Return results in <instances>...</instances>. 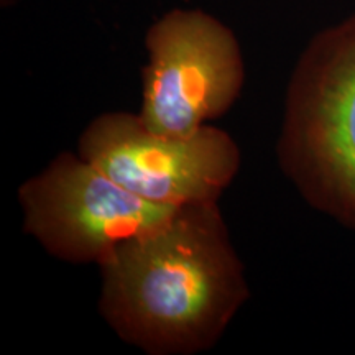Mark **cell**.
I'll return each mask as SVG.
<instances>
[{"label": "cell", "instance_id": "6", "mask_svg": "<svg viewBox=\"0 0 355 355\" xmlns=\"http://www.w3.org/2000/svg\"><path fill=\"white\" fill-rule=\"evenodd\" d=\"M20 0H0V6H2L3 8H10L13 6H17Z\"/></svg>", "mask_w": 355, "mask_h": 355}, {"label": "cell", "instance_id": "1", "mask_svg": "<svg viewBox=\"0 0 355 355\" xmlns=\"http://www.w3.org/2000/svg\"><path fill=\"white\" fill-rule=\"evenodd\" d=\"M99 313L148 355H194L219 343L250 296L219 202L181 207L165 225L99 263Z\"/></svg>", "mask_w": 355, "mask_h": 355}, {"label": "cell", "instance_id": "4", "mask_svg": "<svg viewBox=\"0 0 355 355\" xmlns=\"http://www.w3.org/2000/svg\"><path fill=\"white\" fill-rule=\"evenodd\" d=\"M17 196L24 232L68 263L99 265L119 245L159 229L181 209L145 201L71 152L21 183Z\"/></svg>", "mask_w": 355, "mask_h": 355}, {"label": "cell", "instance_id": "3", "mask_svg": "<svg viewBox=\"0 0 355 355\" xmlns=\"http://www.w3.org/2000/svg\"><path fill=\"white\" fill-rule=\"evenodd\" d=\"M140 119L159 135L186 137L241 96L245 63L232 30L201 8H171L145 37Z\"/></svg>", "mask_w": 355, "mask_h": 355}, {"label": "cell", "instance_id": "5", "mask_svg": "<svg viewBox=\"0 0 355 355\" xmlns=\"http://www.w3.org/2000/svg\"><path fill=\"white\" fill-rule=\"evenodd\" d=\"M78 153L137 196L170 207L219 202L242 163L239 145L220 128L159 135L123 110L97 115L79 137Z\"/></svg>", "mask_w": 355, "mask_h": 355}, {"label": "cell", "instance_id": "2", "mask_svg": "<svg viewBox=\"0 0 355 355\" xmlns=\"http://www.w3.org/2000/svg\"><path fill=\"white\" fill-rule=\"evenodd\" d=\"M277 157L311 207L355 230V13L301 51L286 86Z\"/></svg>", "mask_w": 355, "mask_h": 355}]
</instances>
